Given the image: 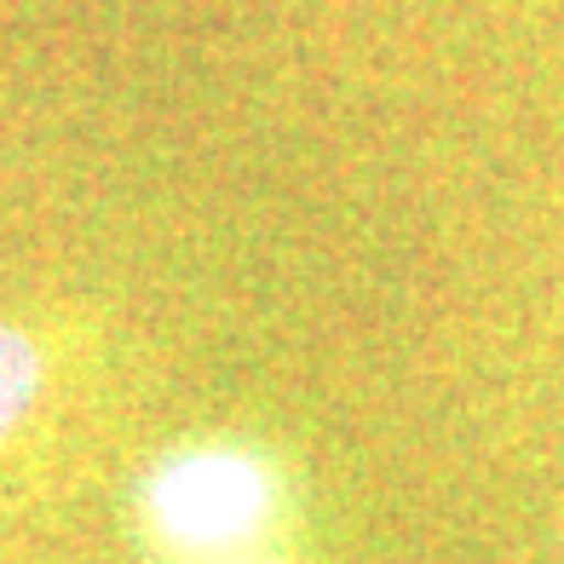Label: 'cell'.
<instances>
[{"instance_id":"obj_2","label":"cell","mask_w":564,"mask_h":564,"mask_svg":"<svg viewBox=\"0 0 564 564\" xmlns=\"http://www.w3.org/2000/svg\"><path fill=\"white\" fill-rule=\"evenodd\" d=\"M64 340L30 317H0V455L30 432L64 387Z\"/></svg>"},{"instance_id":"obj_3","label":"cell","mask_w":564,"mask_h":564,"mask_svg":"<svg viewBox=\"0 0 564 564\" xmlns=\"http://www.w3.org/2000/svg\"><path fill=\"white\" fill-rule=\"evenodd\" d=\"M225 564H300V558H282V553L271 547V553H248V558H225Z\"/></svg>"},{"instance_id":"obj_1","label":"cell","mask_w":564,"mask_h":564,"mask_svg":"<svg viewBox=\"0 0 564 564\" xmlns=\"http://www.w3.org/2000/svg\"><path fill=\"white\" fill-rule=\"evenodd\" d=\"M289 519V473L265 444L185 438L144 467L133 524L167 564H225L271 553Z\"/></svg>"}]
</instances>
